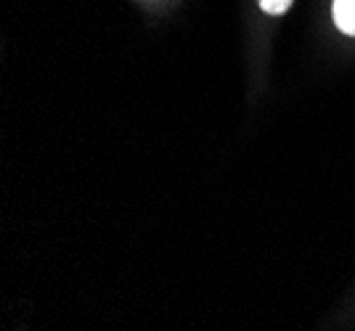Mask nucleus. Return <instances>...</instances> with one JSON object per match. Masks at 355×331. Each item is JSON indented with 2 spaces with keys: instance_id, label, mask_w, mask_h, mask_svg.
Returning a JSON list of instances; mask_svg holds the SVG:
<instances>
[{
  "instance_id": "nucleus-1",
  "label": "nucleus",
  "mask_w": 355,
  "mask_h": 331,
  "mask_svg": "<svg viewBox=\"0 0 355 331\" xmlns=\"http://www.w3.org/2000/svg\"><path fill=\"white\" fill-rule=\"evenodd\" d=\"M334 21L345 35H355V0H334Z\"/></svg>"
},
{
  "instance_id": "nucleus-2",
  "label": "nucleus",
  "mask_w": 355,
  "mask_h": 331,
  "mask_svg": "<svg viewBox=\"0 0 355 331\" xmlns=\"http://www.w3.org/2000/svg\"><path fill=\"white\" fill-rule=\"evenodd\" d=\"M289 6H292V0H260V8H263L266 14H273V16L284 14Z\"/></svg>"
}]
</instances>
